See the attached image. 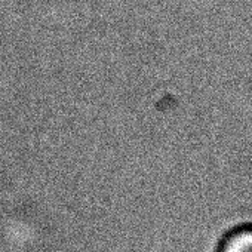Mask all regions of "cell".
Wrapping results in <instances>:
<instances>
[{"instance_id": "cell-1", "label": "cell", "mask_w": 252, "mask_h": 252, "mask_svg": "<svg viewBox=\"0 0 252 252\" xmlns=\"http://www.w3.org/2000/svg\"><path fill=\"white\" fill-rule=\"evenodd\" d=\"M208 252H252V212L224 222L212 236Z\"/></svg>"}]
</instances>
